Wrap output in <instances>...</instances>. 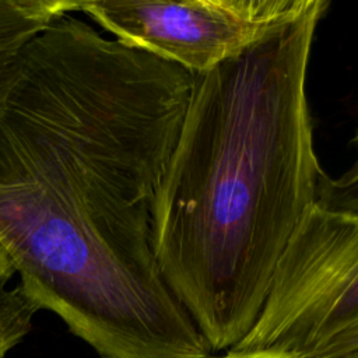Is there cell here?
<instances>
[{
	"label": "cell",
	"mask_w": 358,
	"mask_h": 358,
	"mask_svg": "<svg viewBox=\"0 0 358 358\" xmlns=\"http://www.w3.org/2000/svg\"><path fill=\"white\" fill-rule=\"evenodd\" d=\"M196 76L73 13L28 45L0 110V243L102 358H210L168 287L152 203Z\"/></svg>",
	"instance_id": "cell-1"
},
{
	"label": "cell",
	"mask_w": 358,
	"mask_h": 358,
	"mask_svg": "<svg viewBox=\"0 0 358 358\" xmlns=\"http://www.w3.org/2000/svg\"><path fill=\"white\" fill-rule=\"evenodd\" d=\"M330 6L197 74L152 203L162 275L211 352L255 326L280 256L324 176L306 80Z\"/></svg>",
	"instance_id": "cell-2"
},
{
	"label": "cell",
	"mask_w": 358,
	"mask_h": 358,
	"mask_svg": "<svg viewBox=\"0 0 358 358\" xmlns=\"http://www.w3.org/2000/svg\"><path fill=\"white\" fill-rule=\"evenodd\" d=\"M358 320V214L312 204L280 256L264 306L236 350L312 358Z\"/></svg>",
	"instance_id": "cell-3"
},
{
	"label": "cell",
	"mask_w": 358,
	"mask_h": 358,
	"mask_svg": "<svg viewBox=\"0 0 358 358\" xmlns=\"http://www.w3.org/2000/svg\"><path fill=\"white\" fill-rule=\"evenodd\" d=\"M326 6L327 0H77L76 13L116 41L197 76Z\"/></svg>",
	"instance_id": "cell-4"
},
{
	"label": "cell",
	"mask_w": 358,
	"mask_h": 358,
	"mask_svg": "<svg viewBox=\"0 0 358 358\" xmlns=\"http://www.w3.org/2000/svg\"><path fill=\"white\" fill-rule=\"evenodd\" d=\"M77 0H0V110L18 77L25 50L56 18L76 13Z\"/></svg>",
	"instance_id": "cell-5"
},
{
	"label": "cell",
	"mask_w": 358,
	"mask_h": 358,
	"mask_svg": "<svg viewBox=\"0 0 358 358\" xmlns=\"http://www.w3.org/2000/svg\"><path fill=\"white\" fill-rule=\"evenodd\" d=\"M39 310L38 303L20 284L14 288H0V358L31 331Z\"/></svg>",
	"instance_id": "cell-6"
},
{
	"label": "cell",
	"mask_w": 358,
	"mask_h": 358,
	"mask_svg": "<svg viewBox=\"0 0 358 358\" xmlns=\"http://www.w3.org/2000/svg\"><path fill=\"white\" fill-rule=\"evenodd\" d=\"M352 144L358 152V124ZM316 204L331 211L358 214V158L338 178H329L324 173L317 187Z\"/></svg>",
	"instance_id": "cell-7"
},
{
	"label": "cell",
	"mask_w": 358,
	"mask_h": 358,
	"mask_svg": "<svg viewBox=\"0 0 358 358\" xmlns=\"http://www.w3.org/2000/svg\"><path fill=\"white\" fill-rule=\"evenodd\" d=\"M358 350V320L324 343L312 358H338Z\"/></svg>",
	"instance_id": "cell-8"
},
{
	"label": "cell",
	"mask_w": 358,
	"mask_h": 358,
	"mask_svg": "<svg viewBox=\"0 0 358 358\" xmlns=\"http://www.w3.org/2000/svg\"><path fill=\"white\" fill-rule=\"evenodd\" d=\"M210 358H296L295 355L271 348H259V350H236L231 348L222 355H215Z\"/></svg>",
	"instance_id": "cell-9"
},
{
	"label": "cell",
	"mask_w": 358,
	"mask_h": 358,
	"mask_svg": "<svg viewBox=\"0 0 358 358\" xmlns=\"http://www.w3.org/2000/svg\"><path fill=\"white\" fill-rule=\"evenodd\" d=\"M15 274V270L13 267V263L4 250V248L0 243V288L7 287L11 277Z\"/></svg>",
	"instance_id": "cell-10"
},
{
	"label": "cell",
	"mask_w": 358,
	"mask_h": 358,
	"mask_svg": "<svg viewBox=\"0 0 358 358\" xmlns=\"http://www.w3.org/2000/svg\"><path fill=\"white\" fill-rule=\"evenodd\" d=\"M338 358H358V350H355L352 352H348V354H345L343 357H338Z\"/></svg>",
	"instance_id": "cell-11"
}]
</instances>
